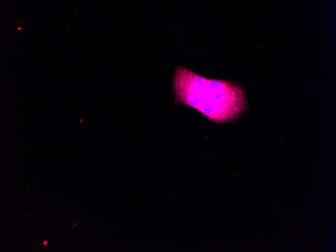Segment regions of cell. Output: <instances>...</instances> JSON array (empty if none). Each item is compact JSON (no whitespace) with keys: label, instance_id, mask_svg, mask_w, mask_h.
Segmentation results:
<instances>
[{"label":"cell","instance_id":"1","mask_svg":"<svg viewBox=\"0 0 336 252\" xmlns=\"http://www.w3.org/2000/svg\"><path fill=\"white\" fill-rule=\"evenodd\" d=\"M173 91L177 104L190 107L214 122L233 121L247 106L237 82L208 78L184 66L175 69Z\"/></svg>","mask_w":336,"mask_h":252},{"label":"cell","instance_id":"2","mask_svg":"<svg viewBox=\"0 0 336 252\" xmlns=\"http://www.w3.org/2000/svg\"><path fill=\"white\" fill-rule=\"evenodd\" d=\"M47 243H48V241H46V240H44V241H43V245H44V246H46V244H47Z\"/></svg>","mask_w":336,"mask_h":252}]
</instances>
